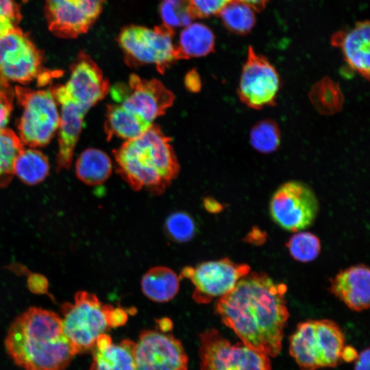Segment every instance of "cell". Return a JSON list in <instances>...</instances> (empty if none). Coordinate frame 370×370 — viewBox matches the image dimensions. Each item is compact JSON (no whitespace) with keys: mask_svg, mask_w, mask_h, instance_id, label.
Instances as JSON below:
<instances>
[{"mask_svg":"<svg viewBox=\"0 0 370 370\" xmlns=\"http://www.w3.org/2000/svg\"><path fill=\"white\" fill-rule=\"evenodd\" d=\"M286 285L267 274L252 272L215 305V312L242 342L268 356H278L288 318Z\"/></svg>","mask_w":370,"mask_h":370,"instance_id":"obj_1","label":"cell"},{"mask_svg":"<svg viewBox=\"0 0 370 370\" xmlns=\"http://www.w3.org/2000/svg\"><path fill=\"white\" fill-rule=\"evenodd\" d=\"M4 343L9 356L25 370H63L77 354L61 317L38 307L14 319Z\"/></svg>","mask_w":370,"mask_h":370,"instance_id":"obj_2","label":"cell"},{"mask_svg":"<svg viewBox=\"0 0 370 370\" xmlns=\"http://www.w3.org/2000/svg\"><path fill=\"white\" fill-rule=\"evenodd\" d=\"M113 152L118 173L134 190L145 188L160 195L180 171L171 138L157 125L125 140Z\"/></svg>","mask_w":370,"mask_h":370,"instance_id":"obj_3","label":"cell"},{"mask_svg":"<svg viewBox=\"0 0 370 370\" xmlns=\"http://www.w3.org/2000/svg\"><path fill=\"white\" fill-rule=\"evenodd\" d=\"M61 312L63 330L77 354L92 349L100 335L127 320L123 308L103 304L95 294L82 291L75 293L73 303L62 304Z\"/></svg>","mask_w":370,"mask_h":370,"instance_id":"obj_4","label":"cell"},{"mask_svg":"<svg viewBox=\"0 0 370 370\" xmlns=\"http://www.w3.org/2000/svg\"><path fill=\"white\" fill-rule=\"evenodd\" d=\"M289 341L290 354L300 370H317L338 365L345 336L332 320H308L297 325Z\"/></svg>","mask_w":370,"mask_h":370,"instance_id":"obj_5","label":"cell"},{"mask_svg":"<svg viewBox=\"0 0 370 370\" xmlns=\"http://www.w3.org/2000/svg\"><path fill=\"white\" fill-rule=\"evenodd\" d=\"M173 36V30L163 25L153 28L129 25L121 29L117 41L128 66L153 64L163 73L177 60Z\"/></svg>","mask_w":370,"mask_h":370,"instance_id":"obj_6","label":"cell"},{"mask_svg":"<svg viewBox=\"0 0 370 370\" xmlns=\"http://www.w3.org/2000/svg\"><path fill=\"white\" fill-rule=\"evenodd\" d=\"M14 95L23 108L18 130L23 145L31 147L48 144L58 130L60 113L51 90L16 86Z\"/></svg>","mask_w":370,"mask_h":370,"instance_id":"obj_7","label":"cell"},{"mask_svg":"<svg viewBox=\"0 0 370 370\" xmlns=\"http://www.w3.org/2000/svg\"><path fill=\"white\" fill-rule=\"evenodd\" d=\"M200 370H271L268 356L243 342L232 344L214 328L200 334Z\"/></svg>","mask_w":370,"mask_h":370,"instance_id":"obj_8","label":"cell"},{"mask_svg":"<svg viewBox=\"0 0 370 370\" xmlns=\"http://www.w3.org/2000/svg\"><path fill=\"white\" fill-rule=\"evenodd\" d=\"M319 211V201L312 188L299 181L280 185L272 195L269 212L282 228L298 232L309 227Z\"/></svg>","mask_w":370,"mask_h":370,"instance_id":"obj_9","label":"cell"},{"mask_svg":"<svg viewBox=\"0 0 370 370\" xmlns=\"http://www.w3.org/2000/svg\"><path fill=\"white\" fill-rule=\"evenodd\" d=\"M115 103L134 112L150 124L164 114L174 101L173 93L156 79H146L132 74L128 81L110 88Z\"/></svg>","mask_w":370,"mask_h":370,"instance_id":"obj_10","label":"cell"},{"mask_svg":"<svg viewBox=\"0 0 370 370\" xmlns=\"http://www.w3.org/2000/svg\"><path fill=\"white\" fill-rule=\"evenodd\" d=\"M249 271L248 264H238L225 258L204 262L195 267H184L180 278L189 279L193 284L195 301L208 304L229 293Z\"/></svg>","mask_w":370,"mask_h":370,"instance_id":"obj_11","label":"cell"},{"mask_svg":"<svg viewBox=\"0 0 370 370\" xmlns=\"http://www.w3.org/2000/svg\"><path fill=\"white\" fill-rule=\"evenodd\" d=\"M280 88V78L268 59L248 48L243 66L238 95L247 107L260 110L275 105Z\"/></svg>","mask_w":370,"mask_h":370,"instance_id":"obj_12","label":"cell"},{"mask_svg":"<svg viewBox=\"0 0 370 370\" xmlns=\"http://www.w3.org/2000/svg\"><path fill=\"white\" fill-rule=\"evenodd\" d=\"M42 55L18 27L0 36V76L7 81L27 84L40 77Z\"/></svg>","mask_w":370,"mask_h":370,"instance_id":"obj_13","label":"cell"},{"mask_svg":"<svg viewBox=\"0 0 370 370\" xmlns=\"http://www.w3.org/2000/svg\"><path fill=\"white\" fill-rule=\"evenodd\" d=\"M135 370H188L181 342L165 331L145 330L134 346Z\"/></svg>","mask_w":370,"mask_h":370,"instance_id":"obj_14","label":"cell"},{"mask_svg":"<svg viewBox=\"0 0 370 370\" xmlns=\"http://www.w3.org/2000/svg\"><path fill=\"white\" fill-rule=\"evenodd\" d=\"M106 0H45L50 31L62 38L86 33L99 16Z\"/></svg>","mask_w":370,"mask_h":370,"instance_id":"obj_15","label":"cell"},{"mask_svg":"<svg viewBox=\"0 0 370 370\" xmlns=\"http://www.w3.org/2000/svg\"><path fill=\"white\" fill-rule=\"evenodd\" d=\"M63 86L69 97L86 112L110 90L100 68L84 52L71 64L70 77Z\"/></svg>","mask_w":370,"mask_h":370,"instance_id":"obj_16","label":"cell"},{"mask_svg":"<svg viewBox=\"0 0 370 370\" xmlns=\"http://www.w3.org/2000/svg\"><path fill=\"white\" fill-rule=\"evenodd\" d=\"M50 90L57 103L60 106L56 162V169L60 171L68 169L71 165L86 112L69 97L63 85H56Z\"/></svg>","mask_w":370,"mask_h":370,"instance_id":"obj_17","label":"cell"},{"mask_svg":"<svg viewBox=\"0 0 370 370\" xmlns=\"http://www.w3.org/2000/svg\"><path fill=\"white\" fill-rule=\"evenodd\" d=\"M369 22H358L347 29L333 34L331 43L341 49L348 66L365 79H369Z\"/></svg>","mask_w":370,"mask_h":370,"instance_id":"obj_18","label":"cell"},{"mask_svg":"<svg viewBox=\"0 0 370 370\" xmlns=\"http://www.w3.org/2000/svg\"><path fill=\"white\" fill-rule=\"evenodd\" d=\"M330 291L348 308L362 311L369 307L370 273L363 264L341 271L331 280Z\"/></svg>","mask_w":370,"mask_h":370,"instance_id":"obj_19","label":"cell"},{"mask_svg":"<svg viewBox=\"0 0 370 370\" xmlns=\"http://www.w3.org/2000/svg\"><path fill=\"white\" fill-rule=\"evenodd\" d=\"M134 346L132 340L114 343L106 333L100 335L92 349L89 370H135Z\"/></svg>","mask_w":370,"mask_h":370,"instance_id":"obj_20","label":"cell"},{"mask_svg":"<svg viewBox=\"0 0 370 370\" xmlns=\"http://www.w3.org/2000/svg\"><path fill=\"white\" fill-rule=\"evenodd\" d=\"M151 125L119 103L107 105L104 130L108 140L113 137L125 140L135 138Z\"/></svg>","mask_w":370,"mask_h":370,"instance_id":"obj_21","label":"cell"},{"mask_svg":"<svg viewBox=\"0 0 370 370\" xmlns=\"http://www.w3.org/2000/svg\"><path fill=\"white\" fill-rule=\"evenodd\" d=\"M180 279L176 273L167 267H154L143 276L141 290L153 301L167 302L178 293Z\"/></svg>","mask_w":370,"mask_h":370,"instance_id":"obj_22","label":"cell"},{"mask_svg":"<svg viewBox=\"0 0 370 370\" xmlns=\"http://www.w3.org/2000/svg\"><path fill=\"white\" fill-rule=\"evenodd\" d=\"M214 35L208 26L191 23L180 33L175 45L177 60L205 56L214 50Z\"/></svg>","mask_w":370,"mask_h":370,"instance_id":"obj_23","label":"cell"},{"mask_svg":"<svg viewBox=\"0 0 370 370\" xmlns=\"http://www.w3.org/2000/svg\"><path fill=\"white\" fill-rule=\"evenodd\" d=\"M112 171V164L110 157L99 149H86L75 162L77 177L89 186L103 184L109 178Z\"/></svg>","mask_w":370,"mask_h":370,"instance_id":"obj_24","label":"cell"},{"mask_svg":"<svg viewBox=\"0 0 370 370\" xmlns=\"http://www.w3.org/2000/svg\"><path fill=\"white\" fill-rule=\"evenodd\" d=\"M49 171L47 158L35 149L24 148L16 158L14 165V174L28 185L42 182L47 176Z\"/></svg>","mask_w":370,"mask_h":370,"instance_id":"obj_25","label":"cell"},{"mask_svg":"<svg viewBox=\"0 0 370 370\" xmlns=\"http://www.w3.org/2000/svg\"><path fill=\"white\" fill-rule=\"evenodd\" d=\"M23 149V143L12 130L0 128V188L11 182L16 158Z\"/></svg>","mask_w":370,"mask_h":370,"instance_id":"obj_26","label":"cell"},{"mask_svg":"<svg viewBox=\"0 0 370 370\" xmlns=\"http://www.w3.org/2000/svg\"><path fill=\"white\" fill-rule=\"evenodd\" d=\"M310 99L315 108L321 114H334L342 108L343 92L337 83L324 77L312 87Z\"/></svg>","mask_w":370,"mask_h":370,"instance_id":"obj_27","label":"cell"},{"mask_svg":"<svg viewBox=\"0 0 370 370\" xmlns=\"http://www.w3.org/2000/svg\"><path fill=\"white\" fill-rule=\"evenodd\" d=\"M255 12L249 5L232 0L219 15L228 30L232 33L244 35L249 33L255 25Z\"/></svg>","mask_w":370,"mask_h":370,"instance_id":"obj_28","label":"cell"},{"mask_svg":"<svg viewBox=\"0 0 370 370\" xmlns=\"http://www.w3.org/2000/svg\"><path fill=\"white\" fill-rule=\"evenodd\" d=\"M249 142L259 153L266 154L275 151L281 143V132L278 123L272 119L257 122L251 129Z\"/></svg>","mask_w":370,"mask_h":370,"instance_id":"obj_29","label":"cell"},{"mask_svg":"<svg viewBox=\"0 0 370 370\" xmlns=\"http://www.w3.org/2000/svg\"><path fill=\"white\" fill-rule=\"evenodd\" d=\"M159 12L162 25L173 30L184 27L196 18L190 0H161Z\"/></svg>","mask_w":370,"mask_h":370,"instance_id":"obj_30","label":"cell"},{"mask_svg":"<svg viewBox=\"0 0 370 370\" xmlns=\"http://www.w3.org/2000/svg\"><path fill=\"white\" fill-rule=\"evenodd\" d=\"M286 247L291 256L301 262L312 261L321 251L319 238L308 232H297L293 235L288 239Z\"/></svg>","mask_w":370,"mask_h":370,"instance_id":"obj_31","label":"cell"},{"mask_svg":"<svg viewBox=\"0 0 370 370\" xmlns=\"http://www.w3.org/2000/svg\"><path fill=\"white\" fill-rule=\"evenodd\" d=\"M164 230L168 237L172 241L185 243L195 236L196 226L190 214L185 212H175L166 218Z\"/></svg>","mask_w":370,"mask_h":370,"instance_id":"obj_32","label":"cell"},{"mask_svg":"<svg viewBox=\"0 0 370 370\" xmlns=\"http://www.w3.org/2000/svg\"><path fill=\"white\" fill-rule=\"evenodd\" d=\"M21 18L19 6L14 0H0V36L18 27Z\"/></svg>","mask_w":370,"mask_h":370,"instance_id":"obj_33","label":"cell"},{"mask_svg":"<svg viewBox=\"0 0 370 370\" xmlns=\"http://www.w3.org/2000/svg\"><path fill=\"white\" fill-rule=\"evenodd\" d=\"M232 0H190L195 18H205L219 14Z\"/></svg>","mask_w":370,"mask_h":370,"instance_id":"obj_34","label":"cell"},{"mask_svg":"<svg viewBox=\"0 0 370 370\" xmlns=\"http://www.w3.org/2000/svg\"><path fill=\"white\" fill-rule=\"evenodd\" d=\"M14 92L8 82L0 76V128L8 121L13 108Z\"/></svg>","mask_w":370,"mask_h":370,"instance_id":"obj_35","label":"cell"},{"mask_svg":"<svg viewBox=\"0 0 370 370\" xmlns=\"http://www.w3.org/2000/svg\"><path fill=\"white\" fill-rule=\"evenodd\" d=\"M186 87L192 92H198L201 88V80L199 74L195 71H189L185 77Z\"/></svg>","mask_w":370,"mask_h":370,"instance_id":"obj_36","label":"cell"},{"mask_svg":"<svg viewBox=\"0 0 370 370\" xmlns=\"http://www.w3.org/2000/svg\"><path fill=\"white\" fill-rule=\"evenodd\" d=\"M369 348L362 350L355 360L354 370H369Z\"/></svg>","mask_w":370,"mask_h":370,"instance_id":"obj_37","label":"cell"},{"mask_svg":"<svg viewBox=\"0 0 370 370\" xmlns=\"http://www.w3.org/2000/svg\"><path fill=\"white\" fill-rule=\"evenodd\" d=\"M358 355V354L356 349L354 347L351 345H344L341 352V358L345 362H351L356 360Z\"/></svg>","mask_w":370,"mask_h":370,"instance_id":"obj_38","label":"cell"},{"mask_svg":"<svg viewBox=\"0 0 370 370\" xmlns=\"http://www.w3.org/2000/svg\"><path fill=\"white\" fill-rule=\"evenodd\" d=\"M204 204L207 210L210 212L216 213L222 210V205L211 197H206L204 201Z\"/></svg>","mask_w":370,"mask_h":370,"instance_id":"obj_39","label":"cell"},{"mask_svg":"<svg viewBox=\"0 0 370 370\" xmlns=\"http://www.w3.org/2000/svg\"><path fill=\"white\" fill-rule=\"evenodd\" d=\"M244 3L251 7L255 11L263 10L270 0H235Z\"/></svg>","mask_w":370,"mask_h":370,"instance_id":"obj_40","label":"cell"}]
</instances>
